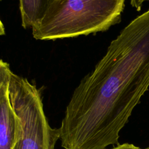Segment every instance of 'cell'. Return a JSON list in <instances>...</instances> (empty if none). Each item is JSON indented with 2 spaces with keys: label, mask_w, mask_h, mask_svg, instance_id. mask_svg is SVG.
Here are the masks:
<instances>
[{
  "label": "cell",
  "mask_w": 149,
  "mask_h": 149,
  "mask_svg": "<svg viewBox=\"0 0 149 149\" xmlns=\"http://www.w3.org/2000/svg\"><path fill=\"white\" fill-rule=\"evenodd\" d=\"M9 95L16 119L13 149H55L61 132L49 125L41 90L12 72Z\"/></svg>",
  "instance_id": "3"
},
{
  "label": "cell",
  "mask_w": 149,
  "mask_h": 149,
  "mask_svg": "<svg viewBox=\"0 0 149 149\" xmlns=\"http://www.w3.org/2000/svg\"><path fill=\"white\" fill-rule=\"evenodd\" d=\"M106 149V148H105ZM110 149H141V148L134 146L133 144H129V143H123L122 144H118L116 147H114Z\"/></svg>",
  "instance_id": "6"
},
{
  "label": "cell",
  "mask_w": 149,
  "mask_h": 149,
  "mask_svg": "<svg viewBox=\"0 0 149 149\" xmlns=\"http://www.w3.org/2000/svg\"><path fill=\"white\" fill-rule=\"evenodd\" d=\"M55 0H19L22 25L24 29L32 28L44 17Z\"/></svg>",
  "instance_id": "5"
},
{
  "label": "cell",
  "mask_w": 149,
  "mask_h": 149,
  "mask_svg": "<svg viewBox=\"0 0 149 149\" xmlns=\"http://www.w3.org/2000/svg\"><path fill=\"white\" fill-rule=\"evenodd\" d=\"M125 0H55L32 29L39 40L75 37L107 30L121 20Z\"/></svg>",
  "instance_id": "2"
},
{
  "label": "cell",
  "mask_w": 149,
  "mask_h": 149,
  "mask_svg": "<svg viewBox=\"0 0 149 149\" xmlns=\"http://www.w3.org/2000/svg\"><path fill=\"white\" fill-rule=\"evenodd\" d=\"M149 88V9L110 43L74 88L59 127L64 149H105Z\"/></svg>",
  "instance_id": "1"
},
{
  "label": "cell",
  "mask_w": 149,
  "mask_h": 149,
  "mask_svg": "<svg viewBox=\"0 0 149 149\" xmlns=\"http://www.w3.org/2000/svg\"><path fill=\"white\" fill-rule=\"evenodd\" d=\"M147 149H149V147H148V148H147Z\"/></svg>",
  "instance_id": "8"
},
{
  "label": "cell",
  "mask_w": 149,
  "mask_h": 149,
  "mask_svg": "<svg viewBox=\"0 0 149 149\" xmlns=\"http://www.w3.org/2000/svg\"><path fill=\"white\" fill-rule=\"evenodd\" d=\"M149 0H130V4L132 7L134 8L137 11H140L141 9L143 3L144 1Z\"/></svg>",
  "instance_id": "7"
},
{
  "label": "cell",
  "mask_w": 149,
  "mask_h": 149,
  "mask_svg": "<svg viewBox=\"0 0 149 149\" xmlns=\"http://www.w3.org/2000/svg\"><path fill=\"white\" fill-rule=\"evenodd\" d=\"M12 71L8 63L0 61V149H13L16 119L10 102L9 83Z\"/></svg>",
  "instance_id": "4"
}]
</instances>
